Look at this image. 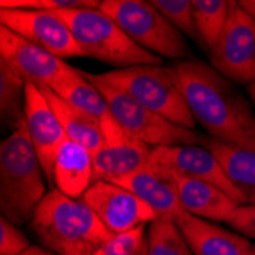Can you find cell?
Here are the masks:
<instances>
[{"instance_id": "30bf717a", "label": "cell", "mask_w": 255, "mask_h": 255, "mask_svg": "<svg viewBox=\"0 0 255 255\" xmlns=\"http://www.w3.org/2000/svg\"><path fill=\"white\" fill-rule=\"evenodd\" d=\"M0 25L61 60L83 57L66 21L54 11L0 8Z\"/></svg>"}, {"instance_id": "ba28073f", "label": "cell", "mask_w": 255, "mask_h": 255, "mask_svg": "<svg viewBox=\"0 0 255 255\" xmlns=\"http://www.w3.org/2000/svg\"><path fill=\"white\" fill-rule=\"evenodd\" d=\"M211 66L236 84L255 81V20L234 2L226 25L208 51Z\"/></svg>"}, {"instance_id": "7402d4cb", "label": "cell", "mask_w": 255, "mask_h": 255, "mask_svg": "<svg viewBox=\"0 0 255 255\" xmlns=\"http://www.w3.org/2000/svg\"><path fill=\"white\" fill-rule=\"evenodd\" d=\"M26 80L8 63L0 60V112L6 127H20L25 123Z\"/></svg>"}, {"instance_id": "4316f807", "label": "cell", "mask_w": 255, "mask_h": 255, "mask_svg": "<svg viewBox=\"0 0 255 255\" xmlns=\"http://www.w3.org/2000/svg\"><path fill=\"white\" fill-rule=\"evenodd\" d=\"M101 0H2L0 8L17 9H43V11H61V9H100Z\"/></svg>"}, {"instance_id": "5b68a950", "label": "cell", "mask_w": 255, "mask_h": 255, "mask_svg": "<svg viewBox=\"0 0 255 255\" xmlns=\"http://www.w3.org/2000/svg\"><path fill=\"white\" fill-rule=\"evenodd\" d=\"M58 14L75 37L83 57L118 66V69L162 64V58L137 46L117 21L101 9H61Z\"/></svg>"}, {"instance_id": "cb8c5ba5", "label": "cell", "mask_w": 255, "mask_h": 255, "mask_svg": "<svg viewBox=\"0 0 255 255\" xmlns=\"http://www.w3.org/2000/svg\"><path fill=\"white\" fill-rule=\"evenodd\" d=\"M148 225V255H193L174 220L157 217Z\"/></svg>"}, {"instance_id": "484cf974", "label": "cell", "mask_w": 255, "mask_h": 255, "mask_svg": "<svg viewBox=\"0 0 255 255\" xmlns=\"http://www.w3.org/2000/svg\"><path fill=\"white\" fill-rule=\"evenodd\" d=\"M151 3L168 18V21L176 29L200 43L190 0H151Z\"/></svg>"}, {"instance_id": "4fadbf2b", "label": "cell", "mask_w": 255, "mask_h": 255, "mask_svg": "<svg viewBox=\"0 0 255 255\" xmlns=\"http://www.w3.org/2000/svg\"><path fill=\"white\" fill-rule=\"evenodd\" d=\"M0 60L35 86H51L57 78L71 72L74 67L64 60L28 41L0 25Z\"/></svg>"}, {"instance_id": "6da1fadb", "label": "cell", "mask_w": 255, "mask_h": 255, "mask_svg": "<svg viewBox=\"0 0 255 255\" xmlns=\"http://www.w3.org/2000/svg\"><path fill=\"white\" fill-rule=\"evenodd\" d=\"M173 67L196 123L213 139L255 151V112L236 83L196 58Z\"/></svg>"}, {"instance_id": "277c9868", "label": "cell", "mask_w": 255, "mask_h": 255, "mask_svg": "<svg viewBox=\"0 0 255 255\" xmlns=\"http://www.w3.org/2000/svg\"><path fill=\"white\" fill-rule=\"evenodd\" d=\"M100 80L128 94L139 104L165 120L196 130V120L185 100L180 80L173 66L144 64L100 74Z\"/></svg>"}, {"instance_id": "9c48e42d", "label": "cell", "mask_w": 255, "mask_h": 255, "mask_svg": "<svg viewBox=\"0 0 255 255\" xmlns=\"http://www.w3.org/2000/svg\"><path fill=\"white\" fill-rule=\"evenodd\" d=\"M148 167L171 173L185 179L211 183L225 191L237 205H246V199L231 182L219 159L200 145H165L151 148Z\"/></svg>"}, {"instance_id": "2e32d148", "label": "cell", "mask_w": 255, "mask_h": 255, "mask_svg": "<svg viewBox=\"0 0 255 255\" xmlns=\"http://www.w3.org/2000/svg\"><path fill=\"white\" fill-rule=\"evenodd\" d=\"M115 183L131 191L145 202L159 219L176 220L183 211L173 179L168 173L147 167L137 173L124 176Z\"/></svg>"}, {"instance_id": "9a60e30c", "label": "cell", "mask_w": 255, "mask_h": 255, "mask_svg": "<svg viewBox=\"0 0 255 255\" xmlns=\"http://www.w3.org/2000/svg\"><path fill=\"white\" fill-rule=\"evenodd\" d=\"M194 255H254L251 242L216 222L182 213L176 220Z\"/></svg>"}, {"instance_id": "83f0119b", "label": "cell", "mask_w": 255, "mask_h": 255, "mask_svg": "<svg viewBox=\"0 0 255 255\" xmlns=\"http://www.w3.org/2000/svg\"><path fill=\"white\" fill-rule=\"evenodd\" d=\"M29 246V240L14 223L0 219V255H20Z\"/></svg>"}, {"instance_id": "4dcf8cb0", "label": "cell", "mask_w": 255, "mask_h": 255, "mask_svg": "<svg viewBox=\"0 0 255 255\" xmlns=\"http://www.w3.org/2000/svg\"><path fill=\"white\" fill-rule=\"evenodd\" d=\"M237 3L255 20V0H239Z\"/></svg>"}, {"instance_id": "3957f363", "label": "cell", "mask_w": 255, "mask_h": 255, "mask_svg": "<svg viewBox=\"0 0 255 255\" xmlns=\"http://www.w3.org/2000/svg\"><path fill=\"white\" fill-rule=\"evenodd\" d=\"M46 194L44 173L23 123L0 145L2 217L14 225L31 222Z\"/></svg>"}, {"instance_id": "ac0fdd59", "label": "cell", "mask_w": 255, "mask_h": 255, "mask_svg": "<svg viewBox=\"0 0 255 255\" xmlns=\"http://www.w3.org/2000/svg\"><path fill=\"white\" fill-rule=\"evenodd\" d=\"M94 182L92 154L81 145L66 139L60 147L52 171L55 188L72 199H83Z\"/></svg>"}, {"instance_id": "52a82bcc", "label": "cell", "mask_w": 255, "mask_h": 255, "mask_svg": "<svg viewBox=\"0 0 255 255\" xmlns=\"http://www.w3.org/2000/svg\"><path fill=\"white\" fill-rule=\"evenodd\" d=\"M106 98L112 117L131 137L151 148L165 145H203L206 137L197 130L180 127L139 104L124 90L113 87L98 75L83 72Z\"/></svg>"}, {"instance_id": "d4e9b609", "label": "cell", "mask_w": 255, "mask_h": 255, "mask_svg": "<svg viewBox=\"0 0 255 255\" xmlns=\"http://www.w3.org/2000/svg\"><path fill=\"white\" fill-rule=\"evenodd\" d=\"M94 255H148L145 226H139L128 233L115 234Z\"/></svg>"}, {"instance_id": "f546056e", "label": "cell", "mask_w": 255, "mask_h": 255, "mask_svg": "<svg viewBox=\"0 0 255 255\" xmlns=\"http://www.w3.org/2000/svg\"><path fill=\"white\" fill-rule=\"evenodd\" d=\"M20 255H58L49 249H44V248H40V246H29L25 252L20 254Z\"/></svg>"}, {"instance_id": "e0dca14e", "label": "cell", "mask_w": 255, "mask_h": 255, "mask_svg": "<svg viewBox=\"0 0 255 255\" xmlns=\"http://www.w3.org/2000/svg\"><path fill=\"white\" fill-rule=\"evenodd\" d=\"M185 213L210 222H225L239 206L225 191L211 183L185 179L168 173Z\"/></svg>"}, {"instance_id": "1f68e13d", "label": "cell", "mask_w": 255, "mask_h": 255, "mask_svg": "<svg viewBox=\"0 0 255 255\" xmlns=\"http://www.w3.org/2000/svg\"><path fill=\"white\" fill-rule=\"evenodd\" d=\"M248 95H249V98L252 100V103L255 106V81L248 86Z\"/></svg>"}, {"instance_id": "7c38bea8", "label": "cell", "mask_w": 255, "mask_h": 255, "mask_svg": "<svg viewBox=\"0 0 255 255\" xmlns=\"http://www.w3.org/2000/svg\"><path fill=\"white\" fill-rule=\"evenodd\" d=\"M101 128L104 142L101 148L92 156L94 182H115L148 167L151 147L128 136L115 121L112 113L101 121Z\"/></svg>"}, {"instance_id": "603a6c76", "label": "cell", "mask_w": 255, "mask_h": 255, "mask_svg": "<svg viewBox=\"0 0 255 255\" xmlns=\"http://www.w3.org/2000/svg\"><path fill=\"white\" fill-rule=\"evenodd\" d=\"M234 2L228 0H193V17L199 41L210 51L219 40Z\"/></svg>"}, {"instance_id": "5bb4252c", "label": "cell", "mask_w": 255, "mask_h": 255, "mask_svg": "<svg viewBox=\"0 0 255 255\" xmlns=\"http://www.w3.org/2000/svg\"><path fill=\"white\" fill-rule=\"evenodd\" d=\"M25 124L43 173L52 183L54 162L67 136L43 92L32 83H26Z\"/></svg>"}, {"instance_id": "8fae6325", "label": "cell", "mask_w": 255, "mask_h": 255, "mask_svg": "<svg viewBox=\"0 0 255 255\" xmlns=\"http://www.w3.org/2000/svg\"><path fill=\"white\" fill-rule=\"evenodd\" d=\"M83 200L113 234L128 233L157 219L145 202L121 185L109 180L92 183Z\"/></svg>"}, {"instance_id": "d6a6232c", "label": "cell", "mask_w": 255, "mask_h": 255, "mask_svg": "<svg viewBox=\"0 0 255 255\" xmlns=\"http://www.w3.org/2000/svg\"><path fill=\"white\" fill-rule=\"evenodd\" d=\"M254 255H255V245H254Z\"/></svg>"}, {"instance_id": "7a4b0ae2", "label": "cell", "mask_w": 255, "mask_h": 255, "mask_svg": "<svg viewBox=\"0 0 255 255\" xmlns=\"http://www.w3.org/2000/svg\"><path fill=\"white\" fill-rule=\"evenodd\" d=\"M31 229L58 255H94L115 236L83 199H72L57 188L37 206Z\"/></svg>"}, {"instance_id": "f1b7e54d", "label": "cell", "mask_w": 255, "mask_h": 255, "mask_svg": "<svg viewBox=\"0 0 255 255\" xmlns=\"http://www.w3.org/2000/svg\"><path fill=\"white\" fill-rule=\"evenodd\" d=\"M225 223L233 228L237 234L246 239H255V205H239L226 217Z\"/></svg>"}, {"instance_id": "44dd1931", "label": "cell", "mask_w": 255, "mask_h": 255, "mask_svg": "<svg viewBox=\"0 0 255 255\" xmlns=\"http://www.w3.org/2000/svg\"><path fill=\"white\" fill-rule=\"evenodd\" d=\"M49 87L61 100L92 115V117L100 121L110 117V110L106 103V98L97 89V86L89 78H86V75L81 71L72 69L71 72L57 78Z\"/></svg>"}, {"instance_id": "ffe728a7", "label": "cell", "mask_w": 255, "mask_h": 255, "mask_svg": "<svg viewBox=\"0 0 255 255\" xmlns=\"http://www.w3.org/2000/svg\"><path fill=\"white\" fill-rule=\"evenodd\" d=\"M222 164L228 177L243 194L246 203L255 205V151L206 137L203 144Z\"/></svg>"}, {"instance_id": "d6986e66", "label": "cell", "mask_w": 255, "mask_h": 255, "mask_svg": "<svg viewBox=\"0 0 255 255\" xmlns=\"http://www.w3.org/2000/svg\"><path fill=\"white\" fill-rule=\"evenodd\" d=\"M38 89L43 92L44 98L51 104L67 139H71L72 142L84 147L94 156L104 142L101 121L61 100L51 87L40 86Z\"/></svg>"}, {"instance_id": "8992f818", "label": "cell", "mask_w": 255, "mask_h": 255, "mask_svg": "<svg viewBox=\"0 0 255 255\" xmlns=\"http://www.w3.org/2000/svg\"><path fill=\"white\" fill-rule=\"evenodd\" d=\"M100 9L142 49L177 61L194 60L185 35L151 2L142 0H103Z\"/></svg>"}, {"instance_id": "836d02e7", "label": "cell", "mask_w": 255, "mask_h": 255, "mask_svg": "<svg viewBox=\"0 0 255 255\" xmlns=\"http://www.w3.org/2000/svg\"><path fill=\"white\" fill-rule=\"evenodd\" d=\"M254 107H255V106H254Z\"/></svg>"}]
</instances>
